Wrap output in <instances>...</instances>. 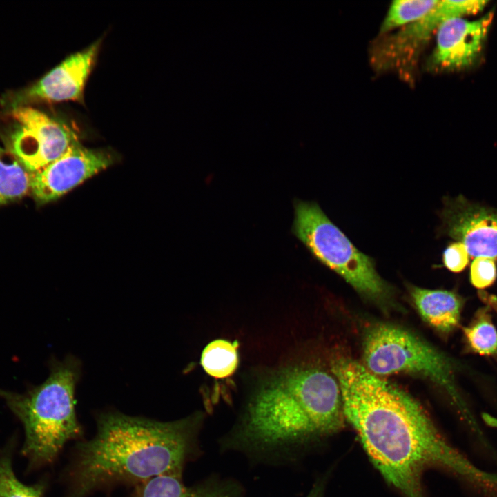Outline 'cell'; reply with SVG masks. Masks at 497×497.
I'll return each instance as SVG.
<instances>
[{
	"mask_svg": "<svg viewBox=\"0 0 497 497\" xmlns=\"http://www.w3.org/2000/svg\"><path fill=\"white\" fill-rule=\"evenodd\" d=\"M30 173L0 139V205L17 200L30 191Z\"/></svg>",
	"mask_w": 497,
	"mask_h": 497,
	"instance_id": "15",
	"label": "cell"
},
{
	"mask_svg": "<svg viewBox=\"0 0 497 497\" xmlns=\"http://www.w3.org/2000/svg\"><path fill=\"white\" fill-rule=\"evenodd\" d=\"M493 19L489 12L477 20L454 17L437 29L436 46L431 62L443 69H458L470 65L478 56Z\"/></svg>",
	"mask_w": 497,
	"mask_h": 497,
	"instance_id": "11",
	"label": "cell"
},
{
	"mask_svg": "<svg viewBox=\"0 0 497 497\" xmlns=\"http://www.w3.org/2000/svg\"><path fill=\"white\" fill-rule=\"evenodd\" d=\"M343 418L340 386L332 376L316 367H291L259 389L220 447L259 460H293L312 439L341 428Z\"/></svg>",
	"mask_w": 497,
	"mask_h": 497,
	"instance_id": "3",
	"label": "cell"
},
{
	"mask_svg": "<svg viewBox=\"0 0 497 497\" xmlns=\"http://www.w3.org/2000/svg\"><path fill=\"white\" fill-rule=\"evenodd\" d=\"M97 431L75 446L64 471V497H88L116 484L138 485L157 476L182 475L198 451L199 419L172 422L117 411L98 415Z\"/></svg>",
	"mask_w": 497,
	"mask_h": 497,
	"instance_id": "2",
	"label": "cell"
},
{
	"mask_svg": "<svg viewBox=\"0 0 497 497\" xmlns=\"http://www.w3.org/2000/svg\"><path fill=\"white\" fill-rule=\"evenodd\" d=\"M468 351L480 355H497V329L488 307L479 309L469 325L462 328Z\"/></svg>",
	"mask_w": 497,
	"mask_h": 497,
	"instance_id": "16",
	"label": "cell"
},
{
	"mask_svg": "<svg viewBox=\"0 0 497 497\" xmlns=\"http://www.w3.org/2000/svg\"><path fill=\"white\" fill-rule=\"evenodd\" d=\"M363 353L365 368L377 376L404 372L434 382L447 393L472 431L482 434L458 390L452 362L437 349L403 328L381 323L367 332Z\"/></svg>",
	"mask_w": 497,
	"mask_h": 497,
	"instance_id": "5",
	"label": "cell"
},
{
	"mask_svg": "<svg viewBox=\"0 0 497 497\" xmlns=\"http://www.w3.org/2000/svg\"><path fill=\"white\" fill-rule=\"evenodd\" d=\"M242 489L233 480L209 478L188 486L182 475L166 474L135 485L128 497H241Z\"/></svg>",
	"mask_w": 497,
	"mask_h": 497,
	"instance_id": "13",
	"label": "cell"
},
{
	"mask_svg": "<svg viewBox=\"0 0 497 497\" xmlns=\"http://www.w3.org/2000/svg\"><path fill=\"white\" fill-rule=\"evenodd\" d=\"M110 154L87 148L77 140L55 160L30 173V191L39 204L55 200L110 166Z\"/></svg>",
	"mask_w": 497,
	"mask_h": 497,
	"instance_id": "9",
	"label": "cell"
},
{
	"mask_svg": "<svg viewBox=\"0 0 497 497\" xmlns=\"http://www.w3.org/2000/svg\"><path fill=\"white\" fill-rule=\"evenodd\" d=\"M442 217L447 235L462 243L473 257L497 259V212L457 199Z\"/></svg>",
	"mask_w": 497,
	"mask_h": 497,
	"instance_id": "10",
	"label": "cell"
},
{
	"mask_svg": "<svg viewBox=\"0 0 497 497\" xmlns=\"http://www.w3.org/2000/svg\"><path fill=\"white\" fill-rule=\"evenodd\" d=\"M99 42L71 55L35 84L20 94L19 104L33 101H79L94 66Z\"/></svg>",
	"mask_w": 497,
	"mask_h": 497,
	"instance_id": "12",
	"label": "cell"
},
{
	"mask_svg": "<svg viewBox=\"0 0 497 497\" xmlns=\"http://www.w3.org/2000/svg\"><path fill=\"white\" fill-rule=\"evenodd\" d=\"M497 271L494 260L476 257L471 265L470 281L474 286L483 289L490 286L496 280Z\"/></svg>",
	"mask_w": 497,
	"mask_h": 497,
	"instance_id": "20",
	"label": "cell"
},
{
	"mask_svg": "<svg viewBox=\"0 0 497 497\" xmlns=\"http://www.w3.org/2000/svg\"><path fill=\"white\" fill-rule=\"evenodd\" d=\"M79 366L72 358L54 365L41 384L24 393L0 391L25 429L22 453L32 467L51 463L65 444L83 435L75 409Z\"/></svg>",
	"mask_w": 497,
	"mask_h": 497,
	"instance_id": "4",
	"label": "cell"
},
{
	"mask_svg": "<svg viewBox=\"0 0 497 497\" xmlns=\"http://www.w3.org/2000/svg\"><path fill=\"white\" fill-rule=\"evenodd\" d=\"M344 416L371 461L407 497H420V477L438 467L462 477L470 462L442 436L409 394L353 360L332 362Z\"/></svg>",
	"mask_w": 497,
	"mask_h": 497,
	"instance_id": "1",
	"label": "cell"
},
{
	"mask_svg": "<svg viewBox=\"0 0 497 497\" xmlns=\"http://www.w3.org/2000/svg\"><path fill=\"white\" fill-rule=\"evenodd\" d=\"M204 371L215 378L231 376L238 365L237 342L218 339L208 344L201 356Z\"/></svg>",
	"mask_w": 497,
	"mask_h": 497,
	"instance_id": "17",
	"label": "cell"
},
{
	"mask_svg": "<svg viewBox=\"0 0 497 497\" xmlns=\"http://www.w3.org/2000/svg\"><path fill=\"white\" fill-rule=\"evenodd\" d=\"M409 293L422 319L437 331L449 333L459 324L462 299L455 293L410 286Z\"/></svg>",
	"mask_w": 497,
	"mask_h": 497,
	"instance_id": "14",
	"label": "cell"
},
{
	"mask_svg": "<svg viewBox=\"0 0 497 497\" xmlns=\"http://www.w3.org/2000/svg\"><path fill=\"white\" fill-rule=\"evenodd\" d=\"M485 1H440L429 13L386 37L374 50L373 59L380 69L398 68L414 59L419 50L445 21L476 14Z\"/></svg>",
	"mask_w": 497,
	"mask_h": 497,
	"instance_id": "8",
	"label": "cell"
},
{
	"mask_svg": "<svg viewBox=\"0 0 497 497\" xmlns=\"http://www.w3.org/2000/svg\"><path fill=\"white\" fill-rule=\"evenodd\" d=\"M482 419L487 426L497 429V417L487 413H483Z\"/></svg>",
	"mask_w": 497,
	"mask_h": 497,
	"instance_id": "22",
	"label": "cell"
},
{
	"mask_svg": "<svg viewBox=\"0 0 497 497\" xmlns=\"http://www.w3.org/2000/svg\"><path fill=\"white\" fill-rule=\"evenodd\" d=\"M12 447L0 449V497H43L45 485H26L15 476L12 462Z\"/></svg>",
	"mask_w": 497,
	"mask_h": 497,
	"instance_id": "19",
	"label": "cell"
},
{
	"mask_svg": "<svg viewBox=\"0 0 497 497\" xmlns=\"http://www.w3.org/2000/svg\"><path fill=\"white\" fill-rule=\"evenodd\" d=\"M469 255L460 242L449 244L444 251L442 261L445 266L454 273L463 271L469 263Z\"/></svg>",
	"mask_w": 497,
	"mask_h": 497,
	"instance_id": "21",
	"label": "cell"
},
{
	"mask_svg": "<svg viewBox=\"0 0 497 497\" xmlns=\"http://www.w3.org/2000/svg\"><path fill=\"white\" fill-rule=\"evenodd\" d=\"M8 144L19 162L35 172L61 156L77 138L62 123L32 107L17 106Z\"/></svg>",
	"mask_w": 497,
	"mask_h": 497,
	"instance_id": "7",
	"label": "cell"
},
{
	"mask_svg": "<svg viewBox=\"0 0 497 497\" xmlns=\"http://www.w3.org/2000/svg\"><path fill=\"white\" fill-rule=\"evenodd\" d=\"M293 234L320 263L362 295L387 300L391 287L378 273L374 260L360 251L316 202L294 199Z\"/></svg>",
	"mask_w": 497,
	"mask_h": 497,
	"instance_id": "6",
	"label": "cell"
},
{
	"mask_svg": "<svg viewBox=\"0 0 497 497\" xmlns=\"http://www.w3.org/2000/svg\"><path fill=\"white\" fill-rule=\"evenodd\" d=\"M306 497H320L319 491L317 490L316 488H314Z\"/></svg>",
	"mask_w": 497,
	"mask_h": 497,
	"instance_id": "23",
	"label": "cell"
},
{
	"mask_svg": "<svg viewBox=\"0 0 497 497\" xmlns=\"http://www.w3.org/2000/svg\"><path fill=\"white\" fill-rule=\"evenodd\" d=\"M439 2V0L393 1L380 26V34L418 21L432 10Z\"/></svg>",
	"mask_w": 497,
	"mask_h": 497,
	"instance_id": "18",
	"label": "cell"
}]
</instances>
